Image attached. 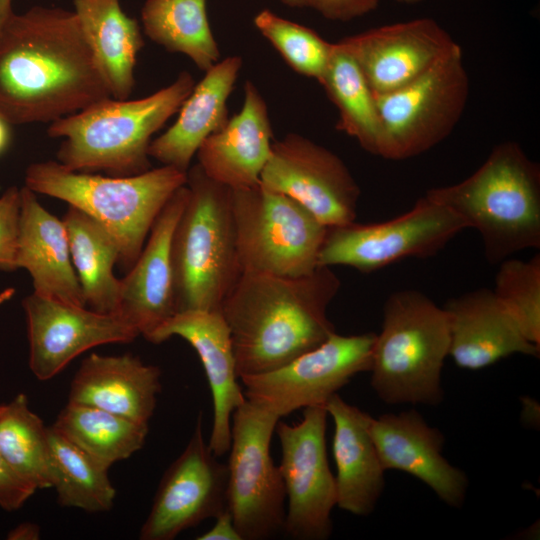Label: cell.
Returning <instances> with one entry per match:
<instances>
[{"label":"cell","mask_w":540,"mask_h":540,"mask_svg":"<svg viewBox=\"0 0 540 540\" xmlns=\"http://www.w3.org/2000/svg\"><path fill=\"white\" fill-rule=\"evenodd\" d=\"M319 84L337 107L336 128L366 152L380 157L382 126L374 93L355 61L337 42Z\"/></svg>","instance_id":"cell-30"},{"label":"cell","mask_w":540,"mask_h":540,"mask_svg":"<svg viewBox=\"0 0 540 540\" xmlns=\"http://www.w3.org/2000/svg\"><path fill=\"white\" fill-rule=\"evenodd\" d=\"M340 287L331 267L301 276L242 273L220 307L239 379L277 369L336 332L327 311Z\"/></svg>","instance_id":"cell-2"},{"label":"cell","mask_w":540,"mask_h":540,"mask_svg":"<svg viewBox=\"0 0 540 540\" xmlns=\"http://www.w3.org/2000/svg\"><path fill=\"white\" fill-rule=\"evenodd\" d=\"M35 491L10 469L0 454V507L6 511L17 510Z\"/></svg>","instance_id":"cell-38"},{"label":"cell","mask_w":540,"mask_h":540,"mask_svg":"<svg viewBox=\"0 0 540 540\" xmlns=\"http://www.w3.org/2000/svg\"><path fill=\"white\" fill-rule=\"evenodd\" d=\"M73 5L111 97L128 99L136 83L137 55L144 46L138 21L122 10L120 0H73Z\"/></svg>","instance_id":"cell-27"},{"label":"cell","mask_w":540,"mask_h":540,"mask_svg":"<svg viewBox=\"0 0 540 540\" xmlns=\"http://www.w3.org/2000/svg\"><path fill=\"white\" fill-rule=\"evenodd\" d=\"M63 222L86 306L118 315L120 279L113 273L120 256L116 242L96 220L76 207H68Z\"/></svg>","instance_id":"cell-28"},{"label":"cell","mask_w":540,"mask_h":540,"mask_svg":"<svg viewBox=\"0 0 540 540\" xmlns=\"http://www.w3.org/2000/svg\"><path fill=\"white\" fill-rule=\"evenodd\" d=\"M15 294V289L12 287L6 288L0 292V306L10 300Z\"/></svg>","instance_id":"cell-43"},{"label":"cell","mask_w":540,"mask_h":540,"mask_svg":"<svg viewBox=\"0 0 540 540\" xmlns=\"http://www.w3.org/2000/svg\"><path fill=\"white\" fill-rule=\"evenodd\" d=\"M11 141V124L0 115V154H2Z\"/></svg>","instance_id":"cell-41"},{"label":"cell","mask_w":540,"mask_h":540,"mask_svg":"<svg viewBox=\"0 0 540 540\" xmlns=\"http://www.w3.org/2000/svg\"><path fill=\"white\" fill-rule=\"evenodd\" d=\"M52 426L109 468L139 451L149 431V424L70 402Z\"/></svg>","instance_id":"cell-32"},{"label":"cell","mask_w":540,"mask_h":540,"mask_svg":"<svg viewBox=\"0 0 540 540\" xmlns=\"http://www.w3.org/2000/svg\"><path fill=\"white\" fill-rule=\"evenodd\" d=\"M242 273L301 276L318 267L327 227L297 201L260 184L232 190Z\"/></svg>","instance_id":"cell-8"},{"label":"cell","mask_w":540,"mask_h":540,"mask_svg":"<svg viewBox=\"0 0 540 540\" xmlns=\"http://www.w3.org/2000/svg\"><path fill=\"white\" fill-rule=\"evenodd\" d=\"M20 211V189L9 187L0 196V270H16V246Z\"/></svg>","instance_id":"cell-36"},{"label":"cell","mask_w":540,"mask_h":540,"mask_svg":"<svg viewBox=\"0 0 540 540\" xmlns=\"http://www.w3.org/2000/svg\"><path fill=\"white\" fill-rule=\"evenodd\" d=\"M187 172L162 165L133 176H103L72 171L58 161L29 165L25 186L83 211L116 242L118 263L129 270L139 257L161 210L181 186Z\"/></svg>","instance_id":"cell-5"},{"label":"cell","mask_w":540,"mask_h":540,"mask_svg":"<svg viewBox=\"0 0 540 540\" xmlns=\"http://www.w3.org/2000/svg\"><path fill=\"white\" fill-rule=\"evenodd\" d=\"M39 536V526L31 522H25L12 529L9 532L7 538L20 540H35L39 539Z\"/></svg>","instance_id":"cell-40"},{"label":"cell","mask_w":540,"mask_h":540,"mask_svg":"<svg viewBox=\"0 0 540 540\" xmlns=\"http://www.w3.org/2000/svg\"><path fill=\"white\" fill-rule=\"evenodd\" d=\"M455 364L478 370L513 354L539 357L540 346L525 338L492 289L482 287L448 299L442 307Z\"/></svg>","instance_id":"cell-21"},{"label":"cell","mask_w":540,"mask_h":540,"mask_svg":"<svg viewBox=\"0 0 540 540\" xmlns=\"http://www.w3.org/2000/svg\"><path fill=\"white\" fill-rule=\"evenodd\" d=\"M291 8L311 9L330 21L349 22L374 11L380 0H279Z\"/></svg>","instance_id":"cell-37"},{"label":"cell","mask_w":540,"mask_h":540,"mask_svg":"<svg viewBox=\"0 0 540 540\" xmlns=\"http://www.w3.org/2000/svg\"><path fill=\"white\" fill-rule=\"evenodd\" d=\"M337 43L355 61L374 94L408 84L457 45L428 17L374 27Z\"/></svg>","instance_id":"cell-17"},{"label":"cell","mask_w":540,"mask_h":540,"mask_svg":"<svg viewBox=\"0 0 540 540\" xmlns=\"http://www.w3.org/2000/svg\"><path fill=\"white\" fill-rule=\"evenodd\" d=\"M188 193L185 184L170 197L136 262L120 279L118 315L146 339L176 313L170 246Z\"/></svg>","instance_id":"cell-20"},{"label":"cell","mask_w":540,"mask_h":540,"mask_svg":"<svg viewBox=\"0 0 540 540\" xmlns=\"http://www.w3.org/2000/svg\"><path fill=\"white\" fill-rule=\"evenodd\" d=\"M188 198L171 238L176 313L219 310L242 270L232 213V189L197 163L187 170Z\"/></svg>","instance_id":"cell-6"},{"label":"cell","mask_w":540,"mask_h":540,"mask_svg":"<svg viewBox=\"0 0 540 540\" xmlns=\"http://www.w3.org/2000/svg\"><path fill=\"white\" fill-rule=\"evenodd\" d=\"M195 85L182 71L168 86L144 98L109 97L50 123L47 134L63 138L56 158L72 171L133 176L151 169L152 137L179 111Z\"/></svg>","instance_id":"cell-4"},{"label":"cell","mask_w":540,"mask_h":540,"mask_svg":"<svg viewBox=\"0 0 540 540\" xmlns=\"http://www.w3.org/2000/svg\"><path fill=\"white\" fill-rule=\"evenodd\" d=\"M469 96L461 47L408 84L374 94L382 126L380 157H417L446 139L460 121Z\"/></svg>","instance_id":"cell-9"},{"label":"cell","mask_w":540,"mask_h":540,"mask_svg":"<svg viewBox=\"0 0 540 540\" xmlns=\"http://www.w3.org/2000/svg\"><path fill=\"white\" fill-rule=\"evenodd\" d=\"M52 488L61 506L97 513L109 511L116 490L109 467L82 450L53 426L48 427Z\"/></svg>","instance_id":"cell-31"},{"label":"cell","mask_w":540,"mask_h":540,"mask_svg":"<svg viewBox=\"0 0 540 540\" xmlns=\"http://www.w3.org/2000/svg\"><path fill=\"white\" fill-rule=\"evenodd\" d=\"M425 195L478 231L489 264L540 247V167L515 141L497 144L466 179Z\"/></svg>","instance_id":"cell-3"},{"label":"cell","mask_w":540,"mask_h":540,"mask_svg":"<svg viewBox=\"0 0 540 540\" xmlns=\"http://www.w3.org/2000/svg\"><path fill=\"white\" fill-rule=\"evenodd\" d=\"M215 524L197 540H242L230 511L225 509L215 518Z\"/></svg>","instance_id":"cell-39"},{"label":"cell","mask_w":540,"mask_h":540,"mask_svg":"<svg viewBox=\"0 0 540 540\" xmlns=\"http://www.w3.org/2000/svg\"><path fill=\"white\" fill-rule=\"evenodd\" d=\"M334 422L336 506L357 516L375 509L385 488V469L369 432L371 416L338 393L325 404Z\"/></svg>","instance_id":"cell-25"},{"label":"cell","mask_w":540,"mask_h":540,"mask_svg":"<svg viewBox=\"0 0 540 540\" xmlns=\"http://www.w3.org/2000/svg\"><path fill=\"white\" fill-rule=\"evenodd\" d=\"M259 184L297 201L326 227L356 220L360 187L344 161L296 133L274 141Z\"/></svg>","instance_id":"cell-14"},{"label":"cell","mask_w":540,"mask_h":540,"mask_svg":"<svg viewBox=\"0 0 540 540\" xmlns=\"http://www.w3.org/2000/svg\"><path fill=\"white\" fill-rule=\"evenodd\" d=\"M15 265L29 272L34 293L86 307L71 259L66 226L26 186L20 188Z\"/></svg>","instance_id":"cell-23"},{"label":"cell","mask_w":540,"mask_h":540,"mask_svg":"<svg viewBox=\"0 0 540 540\" xmlns=\"http://www.w3.org/2000/svg\"><path fill=\"white\" fill-rule=\"evenodd\" d=\"M376 334L332 333L318 347L262 374L241 377L249 402L279 419L326 402L361 372L370 371Z\"/></svg>","instance_id":"cell-12"},{"label":"cell","mask_w":540,"mask_h":540,"mask_svg":"<svg viewBox=\"0 0 540 540\" xmlns=\"http://www.w3.org/2000/svg\"><path fill=\"white\" fill-rule=\"evenodd\" d=\"M369 432L384 469L400 470L425 483L448 506L464 504L466 473L442 454V432L414 410L370 418Z\"/></svg>","instance_id":"cell-19"},{"label":"cell","mask_w":540,"mask_h":540,"mask_svg":"<svg viewBox=\"0 0 540 540\" xmlns=\"http://www.w3.org/2000/svg\"><path fill=\"white\" fill-rule=\"evenodd\" d=\"M260 34L298 74L320 82L327 68L333 43L313 29L263 9L253 19Z\"/></svg>","instance_id":"cell-34"},{"label":"cell","mask_w":540,"mask_h":540,"mask_svg":"<svg viewBox=\"0 0 540 540\" xmlns=\"http://www.w3.org/2000/svg\"><path fill=\"white\" fill-rule=\"evenodd\" d=\"M159 367L140 358L91 353L75 373L68 402L149 424L161 391Z\"/></svg>","instance_id":"cell-24"},{"label":"cell","mask_w":540,"mask_h":540,"mask_svg":"<svg viewBox=\"0 0 540 540\" xmlns=\"http://www.w3.org/2000/svg\"><path fill=\"white\" fill-rule=\"evenodd\" d=\"M394 1L401 4H406V5H417L425 0H394Z\"/></svg>","instance_id":"cell-44"},{"label":"cell","mask_w":540,"mask_h":540,"mask_svg":"<svg viewBox=\"0 0 540 540\" xmlns=\"http://www.w3.org/2000/svg\"><path fill=\"white\" fill-rule=\"evenodd\" d=\"M111 97L74 11L34 6L0 28V115L52 123Z\"/></svg>","instance_id":"cell-1"},{"label":"cell","mask_w":540,"mask_h":540,"mask_svg":"<svg viewBox=\"0 0 540 540\" xmlns=\"http://www.w3.org/2000/svg\"><path fill=\"white\" fill-rule=\"evenodd\" d=\"M273 143L266 101L256 85L246 81L241 110L201 144L196 157L214 181L232 190L249 188L259 184Z\"/></svg>","instance_id":"cell-22"},{"label":"cell","mask_w":540,"mask_h":540,"mask_svg":"<svg viewBox=\"0 0 540 540\" xmlns=\"http://www.w3.org/2000/svg\"><path fill=\"white\" fill-rule=\"evenodd\" d=\"M0 454L35 490L52 488L48 427L30 409L23 393L0 405Z\"/></svg>","instance_id":"cell-33"},{"label":"cell","mask_w":540,"mask_h":540,"mask_svg":"<svg viewBox=\"0 0 540 540\" xmlns=\"http://www.w3.org/2000/svg\"><path fill=\"white\" fill-rule=\"evenodd\" d=\"M325 406L303 409L300 422L278 420L282 476L288 507L283 532L296 540H325L333 530L331 512L336 506L335 476L326 452Z\"/></svg>","instance_id":"cell-13"},{"label":"cell","mask_w":540,"mask_h":540,"mask_svg":"<svg viewBox=\"0 0 540 540\" xmlns=\"http://www.w3.org/2000/svg\"><path fill=\"white\" fill-rule=\"evenodd\" d=\"M493 293L530 342L540 346V255L499 264Z\"/></svg>","instance_id":"cell-35"},{"label":"cell","mask_w":540,"mask_h":540,"mask_svg":"<svg viewBox=\"0 0 540 540\" xmlns=\"http://www.w3.org/2000/svg\"><path fill=\"white\" fill-rule=\"evenodd\" d=\"M29 367L39 380L61 372L90 348L130 343L139 332L119 315L97 312L32 293L24 298Z\"/></svg>","instance_id":"cell-16"},{"label":"cell","mask_w":540,"mask_h":540,"mask_svg":"<svg viewBox=\"0 0 540 540\" xmlns=\"http://www.w3.org/2000/svg\"><path fill=\"white\" fill-rule=\"evenodd\" d=\"M141 22L149 39L168 52L185 55L202 71L220 60L207 0H146Z\"/></svg>","instance_id":"cell-29"},{"label":"cell","mask_w":540,"mask_h":540,"mask_svg":"<svg viewBox=\"0 0 540 540\" xmlns=\"http://www.w3.org/2000/svg\"><path fill=\"white\" fill-rule=\"evenodd\" d=\"M241 67L242 58L235 55L206 70L182 103L174 124L152 140L150 158L187 172L201 144L228 122L227 100Z\"/></svg>","instance_id":"cell-26"},{"label":"cell","mask_w":540,"mask_h":540,"mask_svg":"<svg viewBox=\"0 0 540 540\" xmlns=\"http://www.w3.org/2000/svg\"><path fill=\"white\" fill-rule=\"evenodd\" d=\"M217 458L204 440L200 413L187 446L160 481L141 540H172L228 508L227 464Z\"/></svg>","instance_id":"cell-15"},{"label":"cell","mask_w":540,"mask_h":540,"mask_svg":"<svg viewBox=\"0 0 540 540\" xmlns=\"http://www.w3.org/2000/svg\"><path fill=\"white\" fill-rule=\"evenodd\" d=\"M449 343L443 308L418 290L391 293L372 352L371 386L377 396L387 404L438 405Z\"/></svg>","instance_id":"cell-7"},{"label":"cell","mask_w":540,"mask_h":540,"mask_svg":"<svg viewBox=\"0 0 540 540\" xmlns=\"http://www.w3.org/2000/svg\"><path fill=\"white\" fill-rule=\"evenodd\" d=\"M12 13V0H0V28Z\"/></svg>","instance_id":"cell-42"},{"label":"cell","mask_w":540,"mask_h":540,"mask_svg":"<svg viewBox=\"0 0 540 540\" xmlns=\"http://www.w3.org/2000/svg\"><path fill=\"white\" fill-rule=\"evenodd\" d=\"M278 420L248 400L232 415L227 507L242 540H266L283 531L286 493L270 453Z\"/></svg>","instance_id":"cell-10"},{"label":"cell","mask_w":540,"mask_h":540,"mask_svg":"<svg viewBox=\"0 0 540 540\" xmlns=\"http://www.w3.org/2000/svg\"><path fill=\"white\" fill-rule=\"evenodd\" d=\"M465 229L462 218L424 194L393 219L327 227L317 264L371 273L405 258L436 255Z\"/></svg>","instance_id":"cell-11"},{"label":"cell","mask_w":540,"mask_h":540,"mask_svg":"<svg viewBox=\"0 0 540 540\" xmlns=\"http://www.w3.org/2000/svg\"><path fill=\"white\" fill-rule=\"evenodd\" d=\"M173 336L186 340L203 365L213 401L208 445L215 456L221 457L230 449L232 415L246 401L238 383L229 328L219 310H188L175 313L147 340L159 344Z\"/></svg>","instance_id":"cell-18"}]
</instances>
